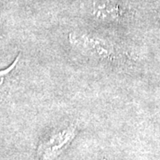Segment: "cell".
Returning <instances> with one entry per match:
<instances>
[{
    "mask_svg": "<svg viewBox=\"0 0 160 160\" xmlns=\"http://www.w3.org/2000/svg\"><path fill=\"white\" fill-rule=\"evenodd\" d=\"M75 129L69 128L52 135L47 142L41 144L38 148V155L41 160H52L56 157L62 149L69 144L74 137Z\"/></svg>",
    "mask_w": 160,
    "mask_h": 160,
    "instance_id": "6da1fadb",
    "label": "cell"
}]
</instances>
